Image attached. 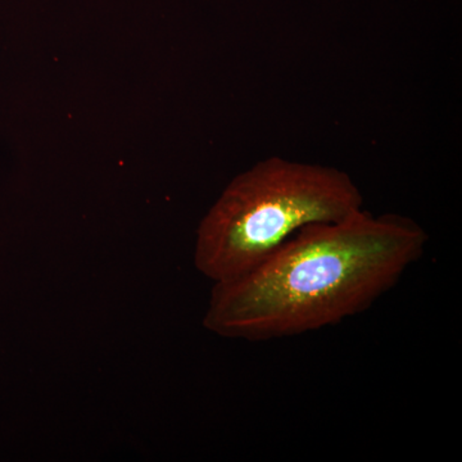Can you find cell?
<instances>
[{
	"instance_id": "6da1fadb",
	"label": "cell",
	"mask_w": 462,
	"mask_h": 462,
	"mask_svg": "<svg viewBox=\"0 0 462 462\" xmlns=\"http://www.w3.org/2000/svg\"><path fill=\"white\" fill-rule=\"evenodd\" d=\"M428 242L412 218L365 208L306 225L251 272L215 282L203 327L266 342L338 325L396 287Z\"/></svg>"
},
{
	"instance_id": "7a4b0ae2",
	"label": "cell",
	"mask_w": 462,
	"mask_h": 462,
	"mask_svg": "<svg viewBox=\"0 0 462 462\" xmlns=\"http://www.w3.org/2000/svg\"><path fill=\"white\" fill-rule=\"evenodd\" d=\"M361 209L363 193L342 170L269 157L236 176L200 221L194 263L214 282L231 281L306 225Z\"/></svg>"
}]
</instances>
